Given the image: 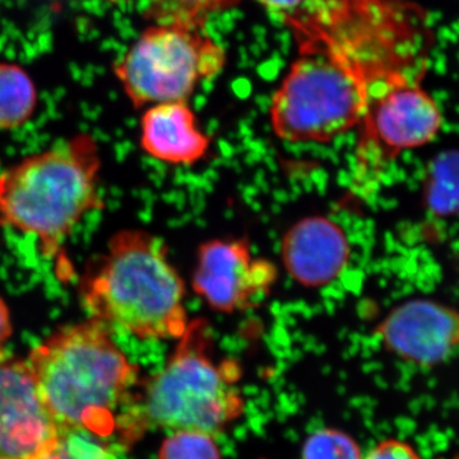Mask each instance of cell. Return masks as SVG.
I'll return each mask as SVG.
<instances>
[{"label": "cell", "mask_w": 459, "mask_h": 459, "mask_svg": "<svg viewBox=\"0 0 459 459\" xmlns=\"http://www.w3.org/2000/svg\"><path fill=\"white\" fill-rule=\"evenodd\" d=\"M377 336L402 360L437 367L459 349V312L425 299L407 301L379 323Z\"/></svg>", "instance_id": "30bf717a"}, {"label": "cell", "mask_w": 459, "mask_h": 459, "mask_svg": "<svg viewBox=\"0 0 459 459\" xmlns=\"http://www.w3.org/2000/svg\"><path fill=\"white\" fill-rule=\"evenodd\" d=\"M0 459H4V458H0Z\"/></svg>", "instance_id": "603a6c76"}, {"label": "cell", "mask_w": 459, "mask_h": 459, "mask_svg": "<svg viewBox=\"0 0 459 459\" xmlns=\"http://www.w3.org/2000/svg\"><path fill=\"white\" fill-rule=\"evenodd\" d=\"M277 279L276 264L253 255L247 238H212L199 247L192 287L214 312L231 314L261 303Z\"/></svg>", "instance_id": "ba28073f"}, {"label": "cell", "mask_w": 459, "mask_h": 459, "mask_svg": "<svg viewBox=\"0 0 459 459\" xmlns=\"http://www.w3.org/2000/svg\"><path fill=\"white\" fill-rule=\"evenodd\" d=\"M59 428L31 368L0 360V458L36 459L57 443Z\"/></svg>", "instance_id": "9c48e42d"}, {"label": "cell", "mask_w": 459, "mask_h": 459, "mask_svg": "<svg viewBox=\"0 0 459 459\" xmlns=\"http://www.w3.org/2000/svg\"><path fill=\"white\" fill-rule=\"evenodd\" d=\"M84 305L100 322L143 341L179 340L190 319L186 283L165 241L143 230H123L82 282Z\"/></svg>", "instance_id": "6da1fadb"}, {"label": "cell", "mask_w": 459, "mask_h": 459, "mask_svg": "<svg viewBox=\"0 0 459 459\" xmlns=\"http://www.w3.org/2000/svg\"><path fill=\"white\" fill-rule=\"evenodd\" d=\"M30 368L59 430L99 437L113 434L115 411L126 407L138 382L137 368L98 319L57 332L33 350Z\"/></svg>", "instance_id": "7a4b0ae2"}, {"label": "cell", "mask_w": 459, "mask_h": 459, "mask_svg": "<svg viewBox=\"0 0 459 459\" xmlns=\"http://www.w3.org/2000/svg\"><path fill=\"white\" fill-rule=\"evenodd\" d=\"M367 108L356 148L355 181L377 180L404 151L430 143L442 129V111L421 81L392 75L367 86Z\"/></svg>", "instance_id": "52a82bcc"}, {"label": "cell", "mask_w": 459, "mask_h": 459, "mask_svg": "<svg viewBox=\"0 0 459 459\" xmlns=\"http://www.w3.org/2000/svg\"><path fill=\"white\" fill-rule=\"evenodd\" d=\"M98 146L78 135L29 157L0 175V214L9 225L40 238L53 255L84 213L100 207Z\"/></svg>", "instance_id": "277c9868"}, {"label": "cell", "mask_w": 459, "mask_h": 459, "mask_svg": "<svg viewBox=\"0 0 459 459\" xmlns=\"http://www.w3.org/2000/svg\"><path fill=\"white\" fill-rule=\"evenodd\" d=\"M225 50L202 29L161 25L148 29L115 74L135 108L186 102L198 84L221 74Z\"/></svg>", "instance_id": "8992f818"}, {"label": "cell", "mask_w": 459, "mask_h": 459, "mask_svg": "<svg viewBox=\"0 0 459 459\" xmlns=\"http://www.w3.org/2000/svg\"><path fill=\"white\" fill-rule=\"evenodd\" d=\"M238 0H151V13L161 25L202 29L214 12L237 4Z\"/></svg>", "instance_id": "5bb4252c"}, {"label": "cell", "mask_w": 459, "mask_h": 459, "mask_svg": "<svg viewBox=\"0 0 459 459\" xmlns=\"http://www.w3.org/2000/svg\"><path fill=\"white\" fill-rule=\"evenodd\" d=\"M349 259V238L338 223L325 216L304 217L287 230L281 243L283 267L305 289L333 282Z\"/></svg>", "instance_id": "8fae6325"}, {"label": "cell", "mask_w": 459, "mask_h": 459, "mask_svg": "<svg viewBox=\"0 0 459 459\" xmlns=\"http://www.w3.org/2000/svg\"><path fill=\"white\" fill-rule=\"evenodd\" d=\"M295 31L300 56L272 99V129L292 143H327L360 126L367 84L331 42L307 30Z\"/></svg>", "instance_id": "5b68a950"}, {"label": "cell", "mask_w": 459, "mask_h": 459, "mask_svg": "<svg viewBox=\"0 0 459 459\" xmlns=\"http://www.w3.org/2000/svg\"><path fill=\"white\" fill-rule=\"evenodd\" d=\"M35 105V86L26 72L16 65H0V128L22 126Z\"/></svg>", "instance_id": "4fadbf2b"}, {"label": "cell", "mask_w": 459, "mask_h": 459, "mask_svg": "<svg viewBox=\"0 0 459 459\" xmlns=\"http://www.w3.org/2000/svg\"><path fill=\"white\" fill-rule=\"evenodd\" d=\"M11 334V322H9V313L4 301L0 299V346L7 341Z\"/></svg>", "instance_id": "ffe728a7"}, {"label": "cell", "mask_w": 459, "mask_h": 459, "mask_svg": "<svg viewBox=\"0 0 459 459\" xmlns=\"http://www.w3.org/2000/svg\"><path fill=\"white\" fill-rule=\"evenodd\" d=\"M59 442L71 459H119L115 449L89 431L63 429L59 430Z\"/></svg>", "instance_id": "e0dca14e"}, {"label": "cell", "mask_w": 459, "mask_h": 459, "mask_svg": "<svg viewBox=\"0 0 459 459\" xmlns=\"http://www.w3.org/2000/svg\"><path fill=\"white\" fill-rule=\"evenodd\" d=\"M452 459H459V455H455V457H453Z\"/></svg>", "instance_id": "7402d4cb"}, {"label": "cell", "mask_w": 459, "mask_h": 459, "mask_svg": "<svg viewBox=\"0 0 459 459\" xmlns=\"http://www.w3.org/2000/svg\"><path fill=\"white\" fill-rule=\"evenodd\" d=\"M303 459H364L352 437L336 429H322L307 437Z\"/></svg>", "instance_id": "2e32d148"}, {"label": "cell", "mask_w": 459, "mask_h": 459, "mask_svg": "<svg viewBox=\"0 0 459 459\" xmlns=\"http://www.w3.org/2000/svg\"><path fill=\"white\" fill-rule=\"evenodd\" d=\"M141 146L165 164L192 166L207 155L211 138L201 131L186 102H164L152 105L142 117Z\"/></svg>", "instance_id": "7c38bea8"}, {"label": "cell", "mask_w": 459, "mask_h": 459, "mask_svg": "<svg viewBox=\"0 0 459 459\" xmlns=\"http://www.w3.org/2000/svg\"><path fill=\"white\" fill-rule=\"evenodd\" d=\"M212 334L205 320H190L165 367L131 395L117 425L124 440L143 428L221 433L246 409L235 382V362H214Z\"/></svg>", "instance_id": "3957f363"}, {"label": "cell", "mask_w": 459, "mask_h": 459, "mask_svg": "<svg viewBox=\"0 0 459 459\" xmlns=\"http://www.w3.org/2000/svg\"><path fill=\"white\" fill-rule=\"evenodd\" d=\"M36 459H71V457H69L68 453L65 452V446L60 444L59 437H57L56 446L50 448L49 451L42 453L40 457Z\"/></svg>", "instance_id": "44dd1931"}, {"label": "cell", "mask_w": 459, "mask_h": 459, "mask_svg": "<svg viewBox=\"0 0 459 459\" xmlns=\"http://www.w3.org/2000/svg\"><path fill=\"white\" fill-rule=\"evenodd\" d=\"M364 459H422L411 444L398 439H385L377 444Z\"/></svg>", "instance_id": "ac0fdd59"}, {"label": "cell", "mask_w": 459, "mask_h": 459, "mask_svg": "<svg viewBox=\"0 0 459 459\" xmlns=\"http://www.w3.org/2000/svg\"><path fill=\"white\" fill-rule=\"evenodd\" d=\"M159 459H221V452L213 435L181 430L166 437Z\"/></svg>", "instance_id": "9a60e30c"}, {"label": "cell", "mask_w": 459, "mask_h": 459, "mask_svg": "<svg viewBox=\"0 0 459 459\" xmlns=\"http://www.w3.org/2000/svg\"><path fill=\"white\" fill-rule=\"evenodd\" d=\"M263 7L277 14L290 17L304 8L312 0H256Z\"/></svg>", "instance_id": "d6986e66"}]
</instances>
